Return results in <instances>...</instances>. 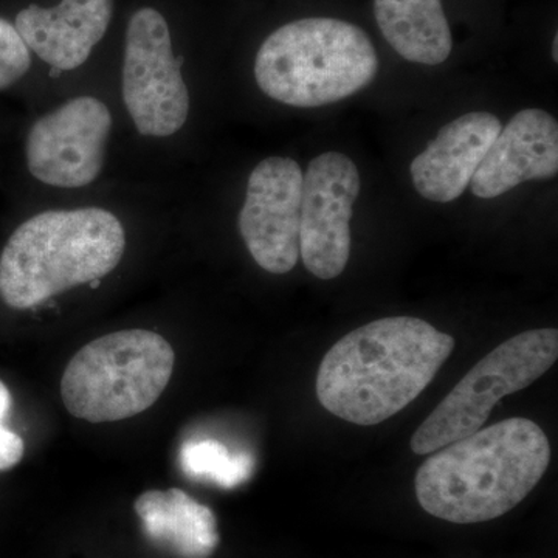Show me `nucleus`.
I'll use <instances>...</instances> for the list:
<instances>
[{"label":"nucleus","mask_w":558,"mask_h":558,"mask_svg":"<svg viewBox=\"0 0 558 558\" xmlns=\"http://www.w3.org/2000/svg\"><path fill=\"white\" fill-rule=\"evenodd\" d=\"M113 14V0H61L57 7L31 5L14 22L31 51L62 70L81 68L105 38Z\"/></svg>","instance_id":"nucleus-13"},{"label":"nucleus","mask_w":558,"mask_h":558,"mask_svg":"<svg viewBox=\"0 0 558 558\" xmlns=\"http://www.w3.org/2000/svg\"><path fill=\"white\" fill-rule=\"evenodd\" d=\"M112 113L95 97L73 98L36 120L25 140L28 172L57 189L90 185L105 168Z\"/></svg>","instance_id":"nucleus-8"},{"label":"nucleus","mask_w":558,"mask_h":558,"mask_svg":"<svg viewBox=\"0 0 558 558\" xmlns=\"http://www.w3.org/2000/svg\"><path fill=\"white\" fill-rule=\"evenodd\" d=\"M379 57L357 25L330 17L289 22L259 47L255 78L271 100L322 108L368 87Z\"/></svg>","instance_id":"nucleus-4"},{"label":"nucleus","mask_w":558,"mask_h":558,"mask_svg":"<svg viewBox=\"0 0 558 558\" xmlns=\"http://www.w3.org/2000/svg\"><path fill=\"white\" fill-rule=\"evenodd\" d=\"M10 389L0 380V472L13 469L24 457L25 444L20 435L5 427L11 410Z\"/></svg>","instance_id":"nucleus-18"},{"label":"nucleus","mask_w":558,"mask_h":558,"mask_svg":"<svg viewBox=\"0 0 558 558\" xmlns=\"http://www.w3.org/2000/svg\"><path fill=\"white\" fill-rule=\"evenodd\" d=\"M123 100L135 130L146 137H170L189 120V87L172 51L170 27L149 7L135 11L128 24Z\"/></svg>","instance_id":"nucleus-7"},{"label":"nucleus","mask_w":558,"mask_h":558,"mask_svg":"<svg viewBox=\"0 0 558 558\" xmlns=\"http://www.w3.org/2000/svg\"><path fill=\"white\" fill-rule=\"evenodd\" d=\"M554 61H558V36L554 38Z\"/></svg>","instance_id":"nucleus-19"},{"label":"nucleus","mask_w":558,"mask_h":558,"mask_svg":"<svg viewBox=\"0 0 558 558\" xmlns=\"http://www.w3.org/2000/svg\"><path fill=\"white\" fill-rule=\"evenodd\" d=\"M32 68V53L14 24L0 17V92L24 78Z\"/></svg>","instance_id":"nucleus-17"},{"label":"nucleus","mask_w":558,"mask_h":558,"mask_svg":"<svg viewBox=\"0 0 558 558\" xmlns=\"http://www.w3.org/2000/svg\"><path fill=\"white\" fill-rule=\"evenodd\" d=\"M453 349V337L424 319H376L326 352L315 387L318 402L351 424H381L422 395Z\"/></svg>","instance_id":"nucleus-1"},{"label":"nucleus","mask_w":558,"mask_h":558,"mask_svg":"<svg viewBox=\"0 0 558 558\" xmlns=\"http://www.w3.org/2000/svg\"><path fill=\"white\" fill-rule=\"evenodd\" d=\"M381 35L400 57L438 65L453 49L449 21L440 0H374Z\"/></svg>","instance_id":"nucleus-15"},{"label":"nucleus","mask_w":558,"mask_h":558,"mask_svg":"<svg viewBox=\"0 0 558 558\" xmlns=\"http://www.w3.org/2000/svg\"><path fill=\"white\" fill-rule=\"evenodd\" d=\"M557 357V329L526 330L499 344L425 418L411 438V450L429 454L478 432L499 400L531 387Z\"/></svg>","instance_id":"nucleus-6"},{"label":"nucleus","mask_w":558,"mask_h":558,"mask_svg":"<svg viewBox=\"0 0 558 558\" xmlns=\"http://www.w3.org/2000/svg\"><path fill=\"white\" fill-rule=\"evenodd\" d=\"M433 453L416 473L418 505L436 519L473 524L499 519L534 490L550 444L535 422L513 417Z\"/></svg>","instance_id":"nucleus-2"},{"label":"nucleus","mask_w":558,"mask_h":558,"mask_svg":"<svg viewBox=\"0 0 558 558\" xmlns=\"http://www.w3.org/2000/svg\"><path fill=\"white\" fill-rule=\"evenodd\" d=\"M557 171V120L546 110L524 109L501 128L470 189L481 199H494L527 180L556 178Z\"/></svg>","instance_id":"nucleus-11"},{"label":"nucleus","mask_w":558,"mask_h":558,"mask_svg":"<svg viewBox=\"0 0 558 558\" xmlns=\"http://www.w3.org/2000/svg\"><path fill=\"white\" fill-rule=\"evenodd\" d=\"M146 537L178 558H209L219 546L218 521L182 488L148 490L135 499Z\"/></svg>","instance_id":"nucleus-14"},{"label":"nucleus","mask_w":558,"mask_h":558,"mask_svg":"<svg viewBox=\"0 0 558 558\" xmlns=\"http://www.w3.org/2000/svg\"><path fill=\"white\" fill-rule=\"evenodd\" d=\"M174 363V349L160 333H108L70 360L62 374V402L72 416L92 424L137 416L163 395Z\"/></svg>","instance_id":"nucleus-5"},{"label":"nucleus","mask_w":558,"mask_h":558,"mask_svg":"<svg viewBox=\"0 0 558 558\" xmlns=\"http://www.w3.org/2000/svg\"><path fill=\"white\" fill-rule=\"evenodd\" d=\"M180 468L191 480L207 481L223 488L241 486L252 476L253 458L231 451L216 439L189 440L180 450Z\"/></svg>","instance_id":"nucleus-16"},{"label":"nucleus","mask_w":558,"mask_h":558,"mask_svg":"<svg viewBox=\"0 0 558 558\" xmlns=\"http://www.w3.org/2000/svg\"><path fill=\"white\" fill-rule=\"evenodd\" d=\"M301 194L295 160L269 157L250 174L238 223L250 255L269 274H289L299 263Z\"/></svg>","instance_id":"nucleus-10"},{"label":"nucleus","mask_w":558,"mask_h":558,"mask_svg":"<svg viewBox=\"0 0 558 558\" xmlns=\"http://www.w3.org/2000/svg\"><path fill=\"white\" fill-rule=\"evenodd\" d=\"M501 128V121L490 112H469L446 124L411 163L414 189L427 201H457L472 182Z\"/></svg>","instance_id":"nucleus-12"},{"label":"nucleus","mask_w":558,"mask_h":558,"mask_svg":"<svg viewBox=\"0 0 558 558\" xmlns=\"http://www.w3.org/2000/svg\"><path fill=\"white\" fill-rule=\"evenodd\" d=\"M126 250V233L102 208L44 211L25 220L0 253V299L13 310L39 306L108 277Z\"/></svg>","instance_id":"nucleus-3"},{"label":"nucleus","mask_w":558,"mask_h":558,"mask_svg":"<svg viewBox=\"0 0 558 558\" xmlns=\"http://www.w3.org/2000/svg\"><path fill=\"white\" fill-rule=\"evenodd\" d=\"M360 193L354 161L340 153H325L303 174L300 255L314 277L333 279L351 256V218Z\"/></svg>","instance_id":"nucleus-9"}]
</instances>
